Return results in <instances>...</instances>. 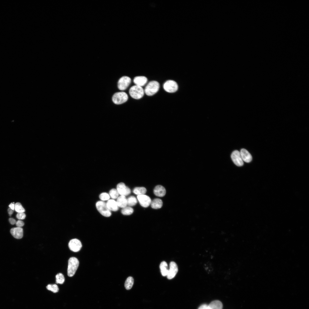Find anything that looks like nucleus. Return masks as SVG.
I'll return each instance as SVG.
<instances>
[{"label":"nucleus","mask_w":309,"mask_h":309,"mask_svg":"<svg viewBox=\"0 0 309 309\" xmlns=\"http://www.w3.org/2000/svg\"><path fill=\"white\" fill-rule=\"evenodd\" d=\"M79 261L74 257L70 258L68 261L67 274L68 276H73L75 274L79 265Z\"/></svg>","instance_id":"f257e3e1"},{"label":"nucleus","mask_w":309,"mask_h":309,"mask_svg":"<svg viewBox=\"0 0 309 309\" xmlns=\"http://www.w3.org/2000/svg\"><path fill=\"white\" fill-rule=\"evenodd\" d=\"M160 87L159 83L155 81L149 82L146 86L144 90L145 94L148 96H152L159 90Z\"/></svg>","instance_id":"f03ea898"},{"label":"nucleus","mask_w":309,"mask_h":309,"mask_svg":"<svg viewBox=\"0 0 309 309\" xmlns=\"http://www.w3.org/2000/svg\"><path fill=\"white\" fill-rule=\"evenodd\" d=\"M144 90L142 87L135 85L132 86L129 89V93L133 98L139 99L144 96Z\"/></svg>","instance_id":"7ed1b4c3"},{"label":"nucleus","mask_w":309,"mask_h":309,"mask_svg":"<svg viewBox=\"0 0 309 309\" xmlns=\"http://www.w3.org/2000/svg\"><path fill=\"white\" fill-rule=\"evenodd\" d=\"M97 209L103 216L108 217L111 215V211L107 207L106 203L103 201H98L96 204Z\"/></svg>","instance_id":"20e7f679"},{"label":"nucleus","mask_w":309,"mask_h":309,"mask_svg":"<svg viewBox=\"0 0 309 309\" xmlns=\"http://www.w3.org/2000/svg\"><path fill=\"white\" fill-rule=\"evenodd\" d=\"M128 99V95L124 92H116L113 95L112 97L113 102L116 104H122L126 102Z\"/></svg>","instance_id":"39448f33"},{"label":"nucleus","mask_w":309,"mask_h":309,"mask_svg":"<svg viewBox=\"0 0 309 309\" xmlns=\"http://www.w3.org/2000/svg\"><path fill=\"white\" fill-rule=\"evenodd\" d=\"M164 90L169 93H174L178 89V85L176 82L174 80H169L167 81L163 84Z\"/></svg>","instance_id":"423d86ee"},{"label":"nucleus","mask_w":309,"mask_h":309,"mask_svg":"<svg viewBox=\"0 0 309 309\" xmlns=\"http://www.w3.org/2000/svg\"><path fill=\"white\" fill-rule=\"evenodd\" d=\"M131 82L130 78L127 76H124L121 77L118 82V87L119 90H124L128 87Z\"/></svg>","instance_id":"0eeeda50"},{"label":"nucleus","mask_w":309,"mask_h":309,"mask_svg":"<svg viewBox=\"0 0 309 309\" xmlns=\"http://www.w3.org/2000/svg\"><path fill=\"white\" fill-rule=\"evenodd\" d=\"M231 157L234 163L237 166H242L243 165V161L241 158L240 152L237 150H235L233 152Z\"/></svg>","instance_id":"6e6552de"},{"label":"nucleus","mask_w":309,"mask_h":309,"mask_svg":"<svg viewBox=\"0 0 309 309\" xmlns=\"http://www.w3.org/2000/svg\"><path fill=\"white\" fill-rule=\"evenodd\" d=\"M68 246L72 251L77 252L79 251L82 247L81 241L78 239H74L71 240L68 243Z\"/></svg>","instance_id":"1a4fd4ad"},{"label":"nucleus","mask_w":309,"mask_h":309,"mask_svg":"<svg viewBox=\"0 0 309 309\" xmlns=\"http://www.w3.org/2000/svg\"><path fill=\"white\" fill-rule=\"evenodd\" d=\"M178 271V267L177 264L174 262H171L169 264L167 277L168 279H171L175 276Z\"/></svg>","instance_id":"9d476101"},{"label":"nucleus","mask_w":309,"mask_h":309,"mask_svg":"<svg viewBox=\"0 0 309 309\" xmlns=\"http://www.w3.org/2000/svg\"><path fill=\"white\" fill-rule=\"evenodd\" d=\"M116 189L119 194L121 195L126 196L131 193L130 189L126 186L123 183H119L117 185Z\"/></svg>","instance_id":"9b49d317"},{"label":"nucleus","mask_w":309,"mask_h":309,"mask_svg":"<svg viewBox=\"0 0 309 309\" xmlns=\"http://www.w3.org/2000/svg\"><path fill=\"white\" fill-rule=\"evenodd\" d=\"M137 198L140 204L143 207H147L150 204L151 199L149 196L146 195H138Z\"/></svg>","instance_id":"f8f14e48"},{"label":"nucleus","mask_w":309,"mask_h":309,"mask_svg":"<svg viewBox=\"0 0 309 309\" xmlns=\"http://www.w3.org/2000/svg\"><path fill=\"white\" fill-rule=\"evenodd\" d=\"M10 232L12 235L17 239L21 238L23 235V230L21 227H16L11 228Z\"/></svg>","instance_id":"ddd939ff"},{"label":"nucleus","mask_w":309,"mask_h":309,"mask_svg":"<svg viewBox=\"0 0 309 309\" xmlns=\"http://www.w3.org/2000/svg\"><path fill=\"white\" fill-rule=\"evenodd\" d=\"M241 158L243 161L248 163L252 160V157L249 152L246 149L242 148L240 152Z\"/></svg>","instance_id":"4468645a"},{"label":"nucleus","mask_w":309,"mask_h":309,"mask_svg":"<svg viewBox=\"0 0 309 309\" xmlns=\"http://www.w3.org/2000/svg\"><path fill=\"white\" fill-rule=\"evenodd\" d=\"M147 81V78L144 76H136L133 80V82L136 85L142 87L146 83Z\"/></svg>","instance_id":"2eb2a0df"},{"label":"nucleus","mask_w":309,"mask_h":309,"mask_svg":"<svg viewBox=\"0 0 309 309\" xmlns=\"http://www.w3.org/2000/svg\"><path fill=\"white\" fill-rule=\"evenodd\" d=\"M166 191L165 188L161 185L156 186L154 189V193L155 195L163 197L165 195Z\"/></svg>","instance_id":"dca6fc26"},{"label":"nucleus","mask_w":309,"mask_h":309,"mask_svg":"<svg viewBox=\"0 0 309 309\" xmlns=\"http://www.w3.org/2000/svg\"><path fill=\"white\" fill-rule=\"evenodd\" d=\"M223 304L221 302L218 300L212 301L207 306L206 309H222Z\"/></svg>","instance_id":"f3484780"},{"label":"nucleus","mask_w":309,"mask_h":309,"mask_svg":"<svg viewBox=\"0 0 309 309\" xmlns=\"http://www.w3.org/2000/svg\"><path fill=\"white\" fill-rule=\"evenodd\" d=\"M108 208L110 210L116 211L118 209V207L116 201L114 199L109 200L106 203Z\"/></svg>","instance_id":"a211bd4d"},{"label":"nucleus","mask_w":309,"mask_h":309,"mask_svg":"<svg viewBox=\"0 0 309 309\" xmlns=\"http://www.w3.org/2000/svg\"><path fill=\"white\" fill-rule=\"evenodd\" d=\"M116 202L118 207L122 208L127 205V199L125 196L123 195L118 197Z\"/></svg>","instance_id":"6ab92c4d"},{"label":"nucleus","mask_w":309,"mask_h":309,"mask_svg":"<svg viewBox=\"0 0 309 309\" xmlns=\"http://www.w3.org/2000/svg\"><path fill=\"white\" fill-rule=\"evenodd\" d=\"M203 268L205 271L208 274H211L213 272L214 268L213 264L209 262L205 263L203 266Z\"/></svg>","instance_id":"aec40b11"},{"label":"nucleus","mask_w":309,"mask_h":309,"mask_svg":"<svg viewBox=\"0 0 309 309\" xmlns=\"http://www.w3.org/2000/svg\"><path fill=\"white\" fill-rule=\"evenodd\" d=\"M150 205L151 207L153 209H159L161 208L162 206L163 202L160 199H155L151 201Z\"/></svg>","instance_id":"412c9836"},{"label":"nucleus","mask_w":309,"mask_h":309,"mask_svg":"<svg viewBox=\"0 0 309 309\" xmlns=\"http://www.w3.org/2000/svg\"><path fill=\"white\" fill-rule=\"evenodd\" d=\"M160 268L162 275L164 276H167L169 270L167 262L165 261L162 262L160 264Z\"/></svg>","instance_id":"4be33fe9"},{"label":"nucleus","mask_w":309,"mask_h":309,"mask_svg":"<svg viewBox=\"0 0 309 309\" xmlns=\"http://www.w3.org/2000/svg\"><path fill=\"white\" fill-rule=\"evenodd\" d=\"M134 282V279L132 277H128L125 282L124 286L125 288L127 290L131 289L133 284Z\"/></svg>","instance_id":"5701e85b"},{"label":"nucleus","mask_w":309,"mask_h":309,"mask_svg":"<svg viewBox=\"0 0 309 309\" xmlns=\"http://www.w3.org/2000/svg\"><path fill=\"white\" fill-rule=\"evenodd\" d=\"M133 192L138 195H144L146 192V189L143 187H136L133 190Z\"/></svg>","instance_id":"b1692460"},{"label":"nucleus","mask_w":309,"mask_h":309,"mask_svg":"<svg viewBox=\"0 0 309 309\" xmlns=\"http://www.w3.org/2000/svg\"><path fill=\"white\" fill-rule=\"evenodd\" d=\"M133 209L130 206L126 207L122 209L121 211L122 214L124 215H129L133 212Z\"/></svg>","instance_id":"393cba45"},{"label":"nucleus","mask_w":309,"mask_h":309,"mask_svg":"<svg viewBox=\"0 0 309 309\" xmlns=\"http://www.w3.org/2000/svg\"><path fill=\"white\" fill-rule=\"evenodd\" d=\"M127 205L129 206L135 205L137 203V200L134 196H131L128 197L127 199Z\"/></svg>","instance_id":"a878e982"},{"label":"nucleus","mask_w":309,"mask_h":309,"mask_svg":"<svg viewBox=\"0 0 309 309\" xmlns=\"http://www.w3.org/2000/svg\"><path fill=\"white\" fill-rule=\"evenodd\" d=\"M56 283L60 284H63L65 281L64 275L61 273L57 274L56 276Z\"/></svg>","instance_id":"bb28decb"},{"label":"nucleus","mask_w":309,"mask_h":309,"mask_svg":"<svg viewBox=\"0 0 309 309\" xmlns=\"http://www.w3.org/2000/svg\"><path fill=\"white\" fill-rule=\"evenodd\" d=\"M47 289L54 293L58 292L59 289L58 286L55 284H49L46 287Z\"/></svg>","instance_id":"cd10ccee"},{"label":"nucleus","mask_w":309,"mask_h":309,"mask_svg":"<svg viewBox=\"0 0 309 309\" xmlns=\"http://www.w3.org/2000/svg\"><path fill=\"white\" fill-rule=\"evenodd\" d=\"M119 193L116 189H112L109 191V195L113 199H115L118 197Z\"/></svg>","instance_id":"c85d7f7f"},{"label":"nucleus","mask_w":309,"mask_h":309,"mask_svg":"<svg viewBox=\"0 0 309 309\" xmlns=\"http://www.w3.org/2000/svg\"><path fill=\"white\" fill-rule=\"evenodd\" d=\"M15 210L17 213L24 212L25 210L22 207L21 203H16L15 204Z\"/></svg>","instance_id":"c756f323"},{"label":"nucleus","mask_w":309,"mask_h":309,"mask_svg":"<svg viewBox=\"0 0 309 309\" xmlns=\"http://www.w3.org/2000/svg\"><path fill=\"white\" fill-rule=\"evenodd\" d=\"M99 198L103 201L109 200L110 198V196L107 193H102L100 195Z\"/></svg>","instance_id":"7c9ffc66"},{"label":"nucleus","mask_w":309,"mask_h":309,"mask_svg":"<svg viewBox=\"0 0 309 309\" xmlns=\"http://www.w3.org/2000/svg\"><path fill=\"white\" fill-rule=\"evenodd\" d=\"M16 217L19 219H23L26 217V215L24 212L18 213Z\"/></svg>","instance_id":"2f4dec72"},{"label":"nucleus","mask_w":309,"mask_h":309,"mask_svg":"<svg viewBox=\"0 0 309 309\" xmlns=\"http://www.w3.org/2000/svg\"><path fill=\"white\" fill-rule=\"evenodd\" d=\"M15 224L17 227H21L24 225V223L22 221L18 220L16 222Z\"/></svg>","instance_id":"473e14b6"},{"label":"nucleus","mask_w":309,"mask_h":309,"mask_svg":"<svg viewBox=\"0 0 309 309\" xmlns=\"http://www.w3.org/2000/svg\"><path fill=\"white\" fill-rule=\"evenodd\" d=\"M9 221L10 223L12 225H14L15 224L16 222L15 219L12 218H9Z\"/></svg>","instance_id":"72a5a7b5"},{"label":"nucleus","mask_w":309,"mask_h":309,"mask_svg":"<svg viewBox=\"0 0 309 309\" xmlns=\"http://www.w3.org/2000/svg\"><path fill=\"white\" fill-rule=\"evenodd\" d=\"M207 305L206 304H203L201 305L198 308V309H206L207 306Z\"/></svg>","instance_id":"f704fd0d"},{"label":"nucleus","mask_w":309,"mask_h":309,"mask_svg":"<svg viewBox=\"0 0 309 309\" xmlns=\"http://www.w3.org/2000/svg\"><path fill=\"white\" fill-rule=\"evenodd\" d=\"M9 208H11L12 209L14 210L15 209V204L14 202L11 203L9 206Z\"/></svg>","instance_id":"c9c22d12"},{"label":"nucleus","mask_w":309,"mask_h":309,"mask_svg":"<svg viewBox=\"0 0 309 309\" xmlns=\"http://www.w3.org/2000/svg\"><path fill=\"white\" fill-rule=\"evenodd\" d=\"M14 210L10 208H9L8 209V212L10 216H11V215L13 213Z\"/></svg>","instance_id":"e433bc0d"}]
</instances>
